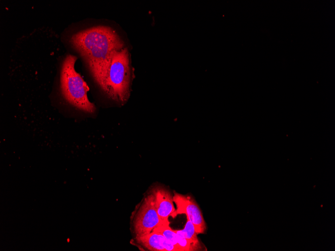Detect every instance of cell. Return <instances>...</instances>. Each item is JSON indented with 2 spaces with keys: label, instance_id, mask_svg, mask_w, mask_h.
Here are the masks:
<instances>
[{
  "label": "cell",
  "instance_id": "cell-1",
  "mask_svg": "<svg viewBox=\"0 0 335 251\" xmlns=\"http://www.w3.org/2000/svg\"><path fill=\"white\" fill-rule=\"evenodd\" d=\"M73 46L85 62L95 81L99 79L114 53L124 47L116 32L109 27L98 26L80 31L71 39Z\"/></svg>",
  "mask_w": 335,
  "mask_h": 251
},
{
  "label": "cell",
  "instance_id": "cell-2",
  "mask_svg": "<svg viewBox=\"0 0 335 251\" xmlns=\"http://www.w3.org/2000/svg\"><path fill=\"white\" fill-rule=\"evenodd\" d=\"M132 78L129 53L126 48L115 52L96 82L111 99L124 104L130 95Z\"/></svg>",
  "mask_w": 335,
  "mask_h": 251
},
{
  "label": "cell",
  "instance_id": "cell-3",
  "mask_svg": "<svg viewBox=\"0 0 335 251\" xmlns=\"http://www.w3.org/2000/svg\"><path fill=\"white\" fill-rule=\"evenodd\" d=\"M77 57L68 55L64 59L61 71L60 85L63 96L70 104L87 113L95 112V105L88 99V85L75 69Z\"/></svg>",
  "mask_w": 335,
  "mask_h": 251
},
{
  "label": "cell",
  "instance_id": "cell-4",
  "mask_svg": "<svg viewBox=\"0 0 335 251\" xmlns=\"http://www.w3.org/2000/svg\"><path fill=\"white\" fill-rule=\"evenodd\" d=\"M169 222L160 218L155 207L154 195L151 193L144 198L135 216L134 230L136 235L148 233L160 225Z\"/></svg>",
  "mask_w": 335,
  "mask_h": 251
},
{
  "label": "cell",
  "instance_id": "cell-5",
  "mask_svg": "<svg viewBox=\"0 0 335 251\" xmlns=\"http://www.w3.org/2000/svg\"><path fill=\"white\" fill-rule=\"evenodd\" d=\"M174 202L177 209L171 216L175 217L178 214H185L195 226L197 234L204 233L207 225L202 211L196 201L189 195H183L174 191Z\"/></svg>",
  "mask_w": 335,
  "mask_h": 251
},
{
  "label": "cell",
  "instance_id": "cell-6",
  "mask_svg": "<svg viewBox=\"0 0 335 251\" xmlns=\"http://www.w3.org/2000/svg\"><path fill=\"white\" fill-rule=\"evenodd\" d=\"M151 193L154 195L155 207L160 218L164 221H169V216L176 210L173 196L169 190L159 186L153 187Z\"/></svg>",
  "mask_w": 335,
  "mask_h": 251
},
{
  "label": "cell",
  "instance_id": "cell-7",
  "mask_svg": "<svg viewBox=\"0 0 335 251\" xmlns=\"http://www.w3.org/2000/svg\"><path fill=\"white\" fill-rule=\"evenodd\" d=\"M163 236L158 232L152 231L148 233L136 235L137 241L151 251H165L162 246V240Z\"/></svg>",
  "mask_w": 335,
  "mask_h": 251
},
{
  "label": "cell",
  "instance_id": "cell-8",
  "mask_svg": "<svg viewBox=\"0 0 335 251\" xmlns=\"http://www.w3.org/2000/svg\"><path fill=\"white\" fill-rule=\"evenodd\" d=\"M169 224L170 222L164 223L155 228L152 231L161 234L168 241L176 246L179 251H181L178 244L177 234Z\"/></svg>",
  "mask_w": 335,
  "mask_h": 251
},
{
  "label": "cell",
  "instance_id": "cell-9",
  "mask_svg": "<svg viewBox=\"0 0 335 251\" xmlns=\"http://www.w3.org/2000/svg\"><path fill=\"white\" fill-rule=\"evenodd\" d=\"M181 231L185 237L189 240L191 243L197 248L198 250L201 249V244L197 237L195 228L192 222L188 219L185 225L184 228Z\"/></svg>",
  "mask_w": 335,
  "mask_h": 251
},
{
  "label": "cell",
  "instance_id": "cell-10",
  "mask_svg": "<svg viewBox=\"0 0 335 251\" xmlns=\"http://www.w3.org/2000/svg\"><path fill=\"white\" fill-rule=\"evenodd\" d=\"M177 234V241L181 251L198 250L191 242L184 236L181 230H175Z\"/></svg>",
  "mask_w": 335,
  "mask_h": 251
},
{
  "label": "cell",
  "instance_id": "cell-11",
  "mask_svg": "<svg viewBox=\"0 0 335 251\" xmlns=\"http://www.w3.org/2000/svg\"><path fill=\"white\" fill-rule=\"evenodd\" d=\"M162 244L165 251H179L176 246L168 241L164 236L162 238Z\"/></svg>",
  "mask_w": 335,
  "mask_h": 251
}]
</instances>
